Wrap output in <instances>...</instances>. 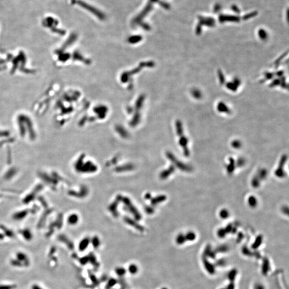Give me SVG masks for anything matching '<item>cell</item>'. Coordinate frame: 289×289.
<instances>
[{"instance_id":"obj_1","label":"cell","mask_w":289,"mask_h":289,"mask_svg":"<svg viewBox=\"0 0 289 289\" xmlns=\"http://www.w3.org/2000/svg\"><path fill=\"white\" fill-rule=\"evenodd\" d=\"M156 3H159L161 4L162 6L165 9L169 8V6L166 3H164L161 1L159 0H148L147 4L146 5L145 8L143 9L141 12H140L136 18L134 19L132 23L134 25H142L144 28H146L147 30L149 29V26L148 25H145L143 24V19L145 18L149 13L152 11L153 8L154 4Z\"/></svg>"},{"instance_id":"obj_2","label":"cell","mask_w":289,"mask_h":289,"mask_svg":"<svg viewBox=\"0 0 289 289\" xmlns=\"http://www.w3.org/2000/svg\"><path fill=\"white\" fill-rule=\"evenodd\" d=\"M72 3L78 4L82 8H84L85 10H87L88 11L92 13L94 16L97 17L100 20H104L106 18V16L104 15L103 12L98 10L97 8L91 6L90 4L86 3V2H83L80 0H72Z\"/></svg>"},{"instance_id":"obj_3","label":"cell","mask_w":289,"mask_h":289,"mask_svg":"<svg viewBox=\"0 0 289 289\" xmlns=\"http://www.w3.org/2000/svg\"><path fill=\"white\" fill-rule=\"evenodd\" d=\"M16 259L20 261L24 267H28L30 265V260L28 255L22 252H19L16 253Z\"/></svg>"},{"instance_id":"obj_4","label":"cell","mask_w":289,"mask_h":289,"mask_svg":"<svg viewBox=\"0 0 289 289\" xmlns=\"http://www.w3.org/2000/svg\"><path fill=\"white\" fill-rule=\"evenodd\" d=\"M287 159V156L286 155H284L282 156L281 160L279 163V167L277 168V170H276L275 172V175L278 177H283L285 176V173H284V172L283 171V168L284 166V164L286 162Z\"/></svg>"},{"instance_id":"obj_5","label":"cell","mask_w":289,"mask_h":289,"mask_svg":"<svg viewBox=\"0 0 289 289\" xmlns=\"http://www.w3.org/2000/svg\"><path fill=\"white\" fill-rule=\"evenodd\" d=\"M90 243V239L88 238H85L80 242L79 244V250L80 252H83L87 248Z\"/></svg>"},{"instance_id":"obj_6","label":"cell","mask_w":289,"mask_h":289,"mask_svg":"<svg viewBox=\"0 0 289 289\" xmlns=\"http://www.w3.org/2000/svg\"><path fill=\"white\" fill-rule=\"evenodd\" d=\"M20 234L23 236V237L24 238V239H26V240H31L32 238V235L31 232H30V230H24L20 232Z\"/></svg>"},{"instance_id":"obj_7","label":"cell","mask_w":289,"mask_h":289,"mask_svg":"<svg viewBox=\"0 0 289 289\" xmlns=\"http://www.w3.org/2000/svg\"><path fill=\"white\" fill-rule=\"evenodd\" d=\"M10 263L11 265L15 267H23V263L17 259H12L10 260Z\"/></svg>"},{"instance_id":"obj_8","label":"cell","mask_w":289,"mask_h":289,"mask_svg":"<svg viewBox=\"0 0 289 289\" xmlns=\"http://www.w3.org/2000/svg\"><path fill=\"white\" fill-rule=\"evenodd\" d=\"M128 270H129L130 274H131L132 275H134V274L137 273L138 271V268L136 265L131 264L129 266Z\"/></svg>"},{"instance_id":"obj_9","label":"cell","mask_w":289,"mask_h":289,"mask_svg":"<svg viewBox=\"0 0 289 289\" xmlns=\"http://www.w3.org/2000/svg\"><path fill=\"white\" fill-rule=\"evenodd\" d=\"M17 287L16 284H1L0 289H15Z\"/></svg>"},{"instance_id":"obj_10","label":"cell","mask_w":289,"mask_h":289,"mask_svg":"<svg viewBox=\"0 0 289 289\" xmlns=\"http://www.w3.org/2000/svg\"><path fill=\"white\" fill-rule=\"evenodd\" d=\"M92 243L93 244V247L97 249L99 245H100V240L98 237H94L92 240Z\"/></svg>"},{"instance_id":"obj_11","label":"cell","mask_w":289,"mask_h":289,"mask_svg":"<svg viewBox=\"0 0 289 289\" xmlns=\"http://www.w3.org/2000/svg\"><path fill=\"white\" fill-rule=\"evenodd\" d=\"M249 203L252 207H254L257 205V200L254 197H251L249 199Z\"/></svg>"},{"instance_id":"obj_12","label":"cell","mask_w":289,"mask_h":289,"mask_svg":"<svg viewBox=\"0 0 289 289\" xmlns=\"http://www.w3.org/2000/svg\"><path fill=\"white\" fill-rule=\"evenodd\" d=\"M89 261H90L89 257H84L80 258L79 260L80 263L82 264V265H85Z\"/></svg>"},{"instance_id":"obj_13","label":"cell","mask_w":289,"mask_h":289,"mask_svg":"<svg viewBox=\"0 0 289 289\" xmlns=\"http://www.w3.org/2000/svg\"><path fill=\"white\" fill-rule=\"evenodd\" d=\"M116 273L119 276H123L125 274V270L123 268H118L116 270Z\"/></svg>"},{"instance_id":"obj_14","label":"cell","mask_w":289,"mask_h":289,"mask_svg":"<svg viewBox=\"0 0 289 289\" xmlns=\"http://www.w3.org/2000/svg\"><path fill=\"white\" fill-rule=\"evenodd\" d=\"M228 215H229V213H228V211H227V210H222L220 212V217H221L222 218H223V219H226V218H227V217H228Z\"/></svg>"},{"instance_id":"obj_15","label":"cell","mask_w":289,"mask_h":289,"mask_svg":"<svg viewBox=\"0 0 289 289\" xmlns=\"http://www.w3.org/2000/svg\"><path fill=\"white\" fill-rule=\"evenodd\" d=\"M77 222V217L76 215H72L70 216L69 219V222L70 224L76 223Z\"/></svg>"},{"instance_id":"obj_16","label":"cell","mask_w":289,"mask_h":289,"mask_svg":"<svg viewBox=\"0 0 289 289\" xmlns=\"http://www.w3.org/2000/svg\"><path fill=\"white\" fill-rule=\"evenodd\" d=\"M56 249L55 247H52L50 249V251L49 252V253L48 254V257H53L54 255V254L56 252Z\"/></svg>"},{"instance_id":"obj_17","label":"cell","mask_w":289,"mask_h":289,"mask_svg":"<svg viewBox=\"0 0 289 289\" xmlns=\"http://www.w3.org/2000/svg\"><path fill=\"white\" fill-rule=\"evenodd\" d=\"M233 164H234V162L233 161V160H232L231 161V164L230 165H233ZM233 169V166L229 165L228 167H227V172L229 173H231L232 172H233V170H234Z\"/></svg>"},{"instance_id":"obj_18","label":"cell","mask_w":289,"mask_h":289,"mask_svg":"<svg viewBox=\"0 0 289 289\" xmlns=\"http://www.w3.org/2000/svg\"><path fill=\"white\" fill-rule=\"evenodd\" d=\"M31 289H43L42 287H41L40 286L38 285V284H34L32 285L31 287Z\"/></svg>"}]
</instances>
